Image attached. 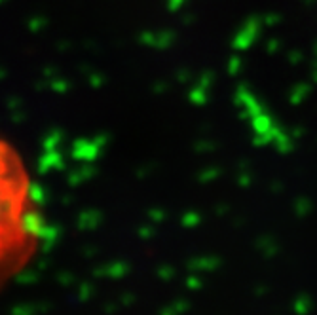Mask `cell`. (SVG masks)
I'll use <instances>...</instances> for the list:
<instances>
[{"mask_svg": "<svg viewBox=\"0 0 317 315\" xmlns=\"http://www.w3.org/2000/svg\"><path fill=\"white\" fill-rule=\"evenodd\" d=\"M44 239V215L19 148L0 137V290L29 268Z\"/></svg>", "mask_w": 317, "mask_h": 315, "instance_id": "6da1fadb", "label": "cell"}]
</instances>
